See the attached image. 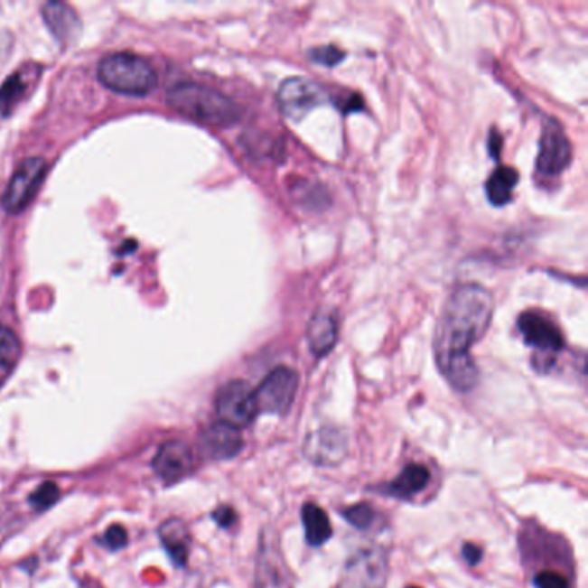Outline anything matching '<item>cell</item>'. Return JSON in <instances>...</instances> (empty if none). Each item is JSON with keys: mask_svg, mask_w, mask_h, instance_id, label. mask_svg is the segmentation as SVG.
I'll return each instance as SVG.
<instances>
[{"mask_svg": "<svg viewBox=\"0 0 588 588\" xmlns=\"http://www.w3.org/2000/svg\"><path fill=\"white\" fill-rule=\"evenodd\" d=\"M492 294L478 284L457 286L445 303L435 330L436 366L457 392H470L478 383L471 347L490 328Z\"/></svg>", "mask_w": 588, "mask_h": 588, "instance_id": "6da1fadb", "label": "cell"}, {"mask_svg": "<svg viewBox=\"0 0 588 588\" xmlns=\"http://www.w3.org/2000/svg\"><path fill=\"white\" fill-rule=\"evenodd\" d=\"M168 102L178 113L210 126H231L242 117L240 107L229 97L193 81L174 83L168 90Z\"/></svg>", "mask_w": 588, "mask_h": 588, "instance_id": "7a4b0ae2", "label": "cell"}, {"mask_svg": "<svg viewBox=\"0 0 588 588\" xmlns=\"http://www.w3.org/2000/svg\"><path fill=\"white\" fill-rule=\"evenodd\" d=\"M98 79L117 94H151L157 85V75L151 62L132 52H116L98 62Z\"/></svg>", "mask_w": 588, "mask_h": 588, "instance_id": "3957f363", "label": "cell"}, {"mask_svg": "<svg viewBox=\"0 0 588 588\" xmlns=\"http://www.w3.org/2000/svg\"><path fill=\"white\" fill-rule=\"evenodd\" d=\"M388 552L371 546L354 552L341 569L337 588H387Z\"/></svg>", "mask_w": 588, "mask_h": 588, "instance_id": "277c9868", "label": "cell"}, {"mask_svg": "<svg viewBox=\"0 0 588 588\" xmlns=\"http://www.w3.org/2000/svg\"><path fill=\"white\" fill-rule=\"evenodd\" d=\"M256 588H295L294 571L285 559L280 537L275 528H265L256 555Z\"/></svg>", "mask_w": 588, "mask_h": 588, "instance_id": "5b68a950", "label": "cell"}, {"mask_svg": "<svg viewBox=\"0 0 588 588\" xmlns=\"http://www.w3.org/2000/svg\"><path fill=\"white\" fill-rule=\"evenodd\" d=\"M299 388V377L292 368L278 366L267 373L261 385L254 390L257 413L285 415Z\"/></svg>", "mask_w": 588, "mask_h": 588, "instance_id": "8992f818", "label": "cell"}, {"mask_svg": "<svg viewBox=\"0 0 588 588\" xmlns=\"http://www.w3.org/2000/svg\"><path fill=\"white\" fill-rule=\"evenodd\" d=\"M216 415L221 423L237 430L248 426L259 415L254 390L242 379L228 381L216 396Z\"/></svg>", "mask_w": 588, "mask_h": 588, "instance_id": "52a82bcc", "label": "cell"}, {"mask_svg": "<svg viewBox=\"0 0 588 588\" xmlns=\"http://www.w3.org/2000/svg\"><path fill=\"white\" fill-rule=\"evenodd\" d=\"M47 174V163L42 157L24 159L14 171L5 193L2 197V208L9 214H18L28 208L33 201L43 178Z\"/></svg>", "mask_w": 588, "mask_h": 588, "instance_id": "ba28073f", "label": "cell"}, {"mask_svg": "<svg viewBox=\"0 0 588 588\" xmlns=\"http://www.w3.org/2000/svg\"><path fill=\"white\" fill-rule=\"evenodd\" d=\"M571 144L559 121L547 117L544 121L540 149L537 157V171L546 178L559 176L571 163Z\"/></svg>", "mask_w": 588, "mask_h": 588, "instance_id": "9c48e42d", "label": "cell"}, {"mask_svg": "<svg viewBox=\"0 0 588 588\" xmlns=\"http://www.w3.org/2000/svg\"><path fill=\"white\" fill-rule=\"evenodd\" d=\"M326 92L316 81H311L303 76H292L282 81L278 89V104L282 113L299 121L313 109L320 107L326 102Z\"/></svg>", "mask_w": 588, "mask_h": 588, "instance_id": "30bf717a", "label": "cell"}, {"mask_svg": "<svg viewBox=\"0 0 588 588\" xmlns=\"http://www.w3.org/2000/svg\"><path fill=\"white\" fill-rule=\"evenodd\" d=\"M349 453V438L341 428L322 426L303 442V455L316 466L341 464Z\"/></svg>", "mask_w": 588, "mask_h": 588, "instance_id": "8fae6325", "label": "cell"}, {"mask_svg": "<svg viewBox=\"0 0 588 588\" xmlns=\"http://www.w3.org/2000/svg\"><path fill=\"white\" fill-rule=\"evenodd\" d=\"M518 328L525 341L546 356H554L565 347L563 333L555 322L535 311L523 313L518 318Z\"/></svg>", "mask_w": 588, "mask_h": 588, "instance_id": "7c38bea8", "label": "cell"}, {"mask_svg": "<svg viewBox=\"0 0 588 588\" xmlns=\"http://www.w3.org/2000/svg\"><path fill=\"white\" fill-rule=\"evenodd\" d=\"M155 474L168 485L178 483L187 478L195 466L193 453L189 443L182 440H170L161 445L152 461Z\"/></svg>", "mask_w": 588, "mask_h": 588, "instance_id": "4fadbf2b", "label": "cell"}, {"mask_svg": "<svg viewBox=\"0 0 588 588\" xmlns=\"http://www.w3.org/2000/svg\"><path fill=\"white\" fill-rule=\"evenodd\" d=\"M201 454L210 461H228L240 454L244 449V438L240 430L216 421L202 430L199 436Z\"/></svg>", "mask_w": 588, "mask_h": 588, "instance_id": "5bb4252c", "label": "cell"}, {"mask_svg": "<svg viewBox=\"0 0 588 588\" xmlns=\"http://www.w3.org/2000/svg\"><path fill=\"white\" fill-rule=\"evenodd\" d=\"M40 73H42L40 66L26 64V66L19 68L18 71H14L2 83V87H0V114L2 116H9L18 107L19 102L23 98H26L32 87H35Z\"/></svg>", "mask_w": 588, "mask_h": 588, "instance_id": "9a60e30c", "label": "cell"}, {"mask_svg": "<svg viewBox=\"0 0 588 588\" xmlns=\"http://www.w3.org/2000/svg\"><path fill=\"white\" fill-rule=\"evenodd\" d=\"M42 18L51 33L64 45L75 43L81 33V21L68 4L47 2L42 7Z\"/></svg>", "mask_w": 588, "mask_h": 588, "instance_id": "2e32d148", "label": "cell"}, {"mask_svg": "<svg viewBox=\"0 0 588 588\" xmlns=\"http://www.w3.org/2000/svg\"><path fill=\"white\" fill-rule=\"evenodd\" d=\"M159 538L166 552L170 554L171 561L180 568L185 566L189 561L191 544L187 525L178 518H171L159 527Z\"/></svg>", "mask_w": 588, "mask_h": 588, "instance_id": "e0dca14e", "label": "cell"}, {"mask_svg": "<svg viewBox=\"0 0 588 588\" xmlns=\"http://www.w3.org/2000/svg\"><path fill=\"white\" fill-rule=\"evenodd\" d=\"M428 483H430V471L425 466L413 462L407 464L397 478L383 489V493L402 500H409L416 497L417 493L423 492L428 487Z\"/></svg>", "mask_w": 588, "mask_h": 588, "instance_id": "ac0fdd59", "label": "cell"}, {"mask_svg": "<svg viewBox=\"0 0 588 588\" xmlns=\"http://www.w3.org/2000/svg\"><path fill=\"white\" fill-rule=\"evenodd\" d=\"M339 331H337V322L333 316L322 313L316 314L307 326V341L309 347L314 356L322 358L326 356L337 343Z\"/></svg>", "mask_w": 588, "mask_h": 588, "instance_id": "d6986e66", "label": "cell"}, {"mask_svg": "<svg viewBox=\"0 0 588 588\" xmlns=\"http://www.w3.org/2000/svg\"><path fill=\"white\" fill-rule=\"evenodd\" d=\"M303 523L305 540L311 547H322L331 537V523L326 512L318 504L307 502L303 508Z\"/></svg>", "mask_w": 588, "mask_h": 588, "instance_id": "ffe728a7", "label": "cell"}, {"mask_svg": "<svg viewBox=\"0 0 588 588\" xmlns=\"http://www.w3.org/2000/svg\"><path fill=\"white\" fill-rule=\"evenodd\" d=\"M518 180H519V174L511 166H500L493 171L485 185L487 197L493 206L500 208L511 201L512 190L516 189Z\"/></svg>", "mask_w": 588, "mask_h": 588, "instance_id": "44dd1931", "label": "cell"}, {"mask_svg": "<svg viewBox=\"0 0 588 588\" xmlns=\"http://www.w3.org/2000/svg\"><path fill=\"white\" fill-rule=\"evenodd\" d=\"M21 352L18 335L7 326H0V387L14 373Z\"/></svg>", "mask_w": 588, "mask_h": 588, "instance_id": "7402d4cb", "label": "cell"}, {"mask_svg": "<svg viewBox=\"0 0 588 588\" xmlns=\"http://www.w3.org/2000/svg\"><path fill=\"white\" fill-rule=\"evenodd\" d=\"M292 195L295 197L297 204L305 206L307 209H318L326 206L324 191L316 190V185H313V183L297 182V185L292 189Z\"/></svg>", "mask_w": 588, "mask_h": 588, "instance_id": "603a6c76", "label": "cell"}, {"mask_svg": "<svg viewBox=\"0 0 588 588\" xmlns=\"http://www.w3.org/2000/svg\"><path fill=\"white\" fill-rule=\"evenodd\" d=\"M343 518L356 528L359 530H368L373 527V523L377 521V512L369 506V504H356L350 506L347 509H343Z\"/></svg>", "mask_w": 588, "mask_h": 588, "instance_id": "cb8c5ba5", "label": "cell"}, {"mask_svg": "<svg viewBox=\"0 0 588 588\" xmlns=\"http://www.w3.org/2000/svg\"><path fill=\"white\" fill-rule=\"evenodd\" d=\"M61 497V490L54 481H45L38 487L35 492L30 495V504L37 509V511H45L49 508H52L57 502V499Z\"/></svg>", "mask_w": 588, "mask_h": 588, "instance_id": "d4e9b609", "label": "cell"}, {"mask_svg": "<svg viewBox=\"0 0 588 588\" xmlns=\"http://www.w3.org/2000/svg\"><path fill=\"white\" fill-rule=\"evenodd\" d=\"M309 57L311 61L322 64V66H337L343 59V52L341 49H337L335 45H322V47H316V49H311L309 51Z\"/></svg>", "mask_w": 588, "mask_h": 588, "instance_id": "484cf974", "label": "cell"}, {"mask_svg": "<svg viewBox=\"0 0 588 588\" xmlns=\"http://www.w3.org/2000/svg\"><path fill=\"white\" fill-rule=\"evenodd\" d=\"M533 585L535 588H571L568 578L555 571H540L535 574Z\"/></svg>", "mask_w": 588, "mask_h": 588, "instance_id": "4316f807", "label": "cell"}, {"mask_svg": "<svg viewBox=\"0 0 588 588\" xmlns=\"http://www.w3.org/2000/svg\"><path fill=\"white\" fill-rule=\"evenodd\" d=\"M102 540L109 549H123L126 546V542H128V535H126V530L121 525H113V527L107 528Z\"/></svg>", "mask_w": 588, "mask_h": 588, "instance_id": "83f0119b", "label": "cell"}, {"mask_svg": "<svg viewBox=\"0 0 588 588\" xmlns=\"http://www.w3.org/2000/svg\"><path fill=\"white\" fill-rule=\"evenodd\" d=\"M212 518L221 528H229L237 521V512L233 511L231 508H228V506H223L218 511L212 512Z\"/></svg>", "mask_w": 588, "mask_h": 588, "instance_id": "f1b7e54d", "label": "cell"}, {"mask_svg": "<svg viewBox=\"0 0 588 588\" xmlns=\"http://www.w3.org/2000/svg\"><path fill=\"white\" fill-rule=\"evenodd\" d=\"M481 555H483V550L480 549L478 546H474V544H464L462 546V557H464V561L468 565H471V566L478 565L481 561Z\"/></svg>", "mask_w": 588, "mask_h": 588, "instance_id": "f546056e", "label": "cell"}, {"mask_svg": "<svg viewBox=\"0 0 588 588\" xmlns=\"http://www.w3.org/2000/svg\"><path fill=\"white\" fill-rule=\"evenodd\" d=\"M489 145H490V155H493L497 159L499 157V151H500V145H502V138H500V135H499V132L495 128L490 130V142H489Z\"/></svg>", "mask_w": 588, "mask_h": 588, "instance_id": "4dcf8cb0", "label": "cell"}, {"mask_svg": "<svg viewBox=\"0 0 588 588\" xmlns=\"http://www.w3.org/2000/svg\"><path fill=\"white\" fill-rule=\"evenodd\" d=\"M409 588H417V587H409Z\"/></svg>", "mask_w": 588, "mask_h": 588, "instance_id": "1f68e13d", "label": "cell"}]
</instances>
